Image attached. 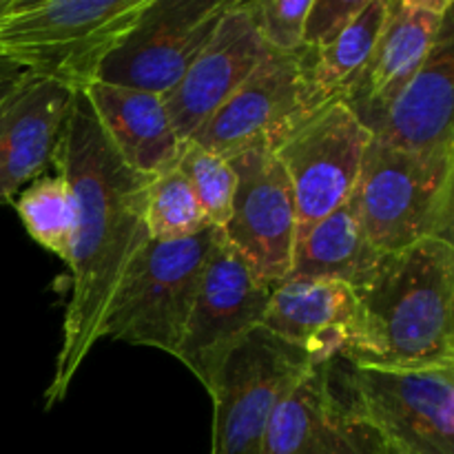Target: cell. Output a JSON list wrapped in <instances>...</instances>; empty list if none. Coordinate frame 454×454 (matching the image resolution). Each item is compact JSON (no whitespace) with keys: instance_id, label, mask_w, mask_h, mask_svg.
<instances>
[{"instance_id":"cell-21","label":"cell","mask_w":454,"mask_h":454,"mask_svg":"<svg viewBox=\"0 0 454 454\" xmlns=\"http://www.w3.org/2000/svg\"><path fill=\"white\" fill-rule=\"evenodd\" d=\"M386 9L388 0H368L366 7L331 43L315 49H301V87L310 111L328 102H344L348 98L350 89L355 87L375 49L386 20Z\"/></svg>"},{"instance_id":"cell-1","label":"cell","mask_w":454,"mask_h":454,"mask_svg":"<svg viewBox=\"0 0 454 454\" xmlns=\"http://www.w3.org/2000/svg\"><path fill=\"white\" fill-rule=\"evenodd\" d=\"M51 164L74 195L71 300L62 322V344L44 403L62 402L80 366L100 341L102 319L124 273L151 239L146 200L153 177L124 164L102 133L84 93L75 91Z\"/></svg>"},{"instance_id":"cell-25","label":"cell","mask_w":454,"mask_h":454,"mask_svg":"<svg viewBox=\"0 0 454 454\" xmlns=\"http://www.w3.org/2000/svg\"><path fill=\"white\" fill-rule=\"evenodd\" d=\"M310 3L313 0H251L242 7L270 51L297 53L304 49V22Z\"/></svg>"},{"instance_id":"cell-24","label":"cell","mask_w":454,"mask_h":454,"mask_svg":"<svg viewBox=\"0 0 454 454\" xmlns=\"http://www.w3.org/2000/svg\"><path fill=\"white\" fill-rule=\"evenodd\" d=\"M176 167L193 189L208 224L213 229H224L231 217L235 195V173L229 160L193 142H182Z\"/></svg>"},{"instance_id":"cell-4","label":"cell","mask_w":454,"mask_h":454,"mask_svg":"<svg viewBox=\"0 0 454 454\" xmlns=\"http://www.w3.org/2000/svg\"><path fill=\"white\" fill-rule=\"evenodd\" d=\"M350 204L384 255L430 238L452 242L454 151L411 153L371 140Z\"/></svg>"},{"instance_id":"cell-28","label":"cell","mask_w":454,"mask_h":454,"mask_svg":"<svg viewBox=\"0 0 454 454\" xmlns=\"http://www.w3.org/2000/svg\"><path fill=\"white\" fill-rule=\"evenodd\" d=\"M7 4H9V0H0V13H3L4 9H7Z\"/></svg>"},{"instance_id":"cell-20","label":"cell","mask_w":454,"mask_h":454,"mask_svg":"<svg viewBox=\"0 0 454 454\" xmlns=\"http://www.w3.org/2000/svg\"><path fill=\"white\" fill-rule=\"evenodd\" d=\"M384 253L375 251L350 200L300 235L286 279H331L357 291Z\"/></svg>"},{"instance_id":"cell-13","label":"cell","mask_w":454,"mask_h":454,"mask_svg":"<svg viewBox=\"0 0 454 454\" xmlns=\"http://www.w3.org/2000/svg\"><path fill=\"white\" fill-rule=\"evenodd\" d=\"M309 114L300 51H269L242 87L186 142L224 160L247 151H275Z\"/></svg>"},{"instance_id":"cell-16","label":"cell","mask_w":454,"mask_h":454,"mask_svg":"<svg viewBox=\"0 0 454 454\" xmlns=\"http://www.w3.org/2000/svg\"><path fill=\"white\" fill-rule=\"evenodd\" d=\"M454 9L428 58L388 106L368 124L372 140L411 153L454 151Z\"/></svg>"},{"instance_id":"cell-23","label":"cell","mask_w":454,"mask_h":454,"mask_svg":"<svg viewBox=\"0 0 454 454\" xmlns=\"http://www.w3.org/2000/svg\"><path fill=\"white\" fill-rule=\"evenodd\" d=\"M146 229L151 239H186L213 229L193 189L177 167L151 180L146 200Z\"/></svg>"},{"instance_id":"cell-7","label":"cell","mask_w":454,"mask_h":454,"mask_svg":"<svg viewBox=\"0 0 454 454\" xmlns=\"http://www.w3.org/2000/svg\"><path fill=\"white\" fill-rule=\"evenodd\" d=\"M273 288L257 279L217 229L176 353L208 395L229 355L262 326Z\"/></svg>"},{"instance_id":"cell-2","label":"cell","mask_w":454,"mask_h":454,"mask_svg":"<svg viewBox=\"0 0 454 454\" xmlns=\"http://www.w3.org/2000/svg\"><path fill=\"white\" fill-rule=\"evenodd\" d=\"M355 293L340 359L350 366L419 371L454 366V244L421 239L386 253Z\"/></svg>"},{"instance_id":"cell-22","label":"cell","mask_w":454,"mask_h":454,"mask_svg":"<svg viewBox=\"0 0 454 454\" xmlns=\"http://www.w3.org/2000/svg\"><path fill=\"white\" fill-rule=\"evenodd\" d=\"M16 211L34 242L69 266L74 239V195L62 176H40L18 195Z\"/></svg>"},{"instance_id":"cell-26","label":"cell","mask_w":454,"mask_h":454,"mask_svg":"<svg viewBox=\"0 0 454 454\" xmlns=\"http://www.w3.org/2000/svg\"><path fill=\"white\" fill-rule=\"evenodd\" d=\"M368 0H313L304 22V47L315 49L331 43L353 22Z\"/></svg>"},{"instance_id":"cell-18","label":"cell","mask_w":454,"mask_h":454,"mask_svg":"<svg viewBox=\"0 0 454 454\" xmlns=\"http://www.w3.org/2000/svg\"><path fill=\"white\" fill-rule=\"evenodd\" d=\"M80 91L127 167L149 177L176 167L182 142L173 131L162 98L105 82H91Z\"/></svg>"},{"instance_id":"cell-8","label":"cell","mask_w":454,"mask_h":454,"mask_svg":"<svg viewBox=\"0 0 454 454\" xmlns=\"http://www.w3.org/2000/svg\"><path fill=\"white\" fill-rule=\"evenodd\" d=\"M233 0H149L93 82L167 96L202 53Z\"/></svg>"},{"instance_id":"cell-27","label":"cell","mask_w":454,"mask_h":454,"mask_svg":"<svg viewBox=\"0 0 454 454\" xmlns=\"http://www.w3.org/2000/svg\"><path fill=\"white\" fill-rule=\"evenodd\" d=\"M25 74H27V69H22L18 62L7 60V58L0 56V89L13 84L18 78H22Z\"/></svg>"},{"instance_id":"cell-10","label":"cell","mask_w":454,"mask_h":454,"mask_svg":"<svg viewBox=\"0 0 454 454\" xmlns=\"http://www.w3.org/2000/svg\"><path fill=\"white\" fill-rule=\"evenodd\" d=\"M262 454H393L364 415L340 357L313 362L282 399Z\"/></svg>"},{"instance_id":"cell-3","label":"cell","mask_w":454,"mask_h":454,"mask_svg":"<svg viewBox=\"0 0 454 454\" xmlns=\"http://www.w3.org/2000/svg\"><path fill=\"white\" fill-rule=\"evenodd\" d=\"M149 0H9L0 56L29 74L84 89Z\"/></svg>"},{"instance_id":"cell-14","label":"cell","mask_w":454,"mask_h":454,"mask_svg":"<svg viewBox=\"0 0 454 454\" xmlns=\"http://www.w3.org/2000/svg\"><path fill=\"white\" fill-rule=\"evenodd\" d=\"M269 51L242 3L233 0L184 78L162 96L177 140H189L242 87Z\"/></svg>"},{"instance_id":"cell-19","label":"cell","mask_w":454,"mask_h":454,"mask_svg":"<svg viewBox=\"0 0 454 454\" xmlns=\"http://www.w3.org/2000/svg\"><path fill=\"white\" fill-rule=\"evenodd\" d=\"M355 317L353 288L331 279H284L273 288L262 328L313 362L340 357Z\"/></svg>"},{"instance_id":"cell-9","label":"cell","mask_w":454,"mask_h":454,"mask_svg":"<svg viewBox=\"0 0 454 454\" xmlns=\"http://www.w3.org/2000/svg\"><path fill=\"white\" fill-rule=\"evenodd\" d=\"M371 140L344 102H328L310 111L273 151L295 195L297 238L348 202Z\"/></svg>"},{"instance_id":"cell-6","label":"cell","mask_w":454,"mask_h":454,"mask_svg":"<svg viewBox=\"0 0 454 454\" xmlns=\"http://www.w3.org/2000/svg\"><path fill=\"white\" fill-rule=\"evenodd\" d=\"M313 366V357L266 328L253 331L222 366L211 397V454H262L282 399Z\"/></svg>"},{"instance_id":"cell-11","label":"cell","mask_w":454,"mask_h":454,"mask_svg":"<svg viewBox=\"0 0 454 454\" xmlns=\"http://www.w3.org/2000/svg\"><path fill=\"white\" fill-rule=\"evenodd\" d=\"M357 402L393 454H454V366H350Z\"/></svg>"},{"instance_id":"cell-12","label":"cell","mask_w":454,"mask_h":454,"mask_svg":"<svg viewBox=\"0 0 454 454\" xmlns=\"http://www.w3.org/2000/svg\"><path fill=\"white\" fill-rule=\"evenodd\" d=\"M229 164L235 173V195L229 222L220 231L260 282L278 286L291 273L297 242L291 182L273 151H247Z\"/></svg>"},{"instance_id":"cell-15","label":"cell","mask_w":454,"mask_h":454,"mask_svg":"<svg viewBox=\"0 0 454 454\" xmlns=\"http://www.w3.org/2000/svg\"><path fill=\"white\" fill-rule=\"evenodd\" d=\"M75 91L27 71L0 98V204L51 164Z\"/></svg>"},{"instance_id":"cell-17","label":"cell","mask_w":454,"mask_h":454,"mask_svg":"<svg viewBox=\"0 0 454 454\" xmlns=\"http://www.w3.org/2000/svg\"><path fill=\"white\" fill-rule=\"evenodd\" d=\"M452 9V0H388L375 49L344 100L364 127L368 129L419 71Z\"/></svg>"},{"instance_id":"cell-29","label":"cell","mask_w":454,"mask_h":454,"mask_svg":"<svg viewBox=\"0 0 454 454\" xmlns=\"http://www.w3.org/2000/svg\"><path fill=\"white\" fill-rule=\"evenodd\" d=\"M9 87H12V84H9ZM9 87H4V89H0V98H3V96H4V91H7V89H9Z\"/></svg>"},{"instance_id":"cell-5","label":"cell","mask_w":454,"mask_h":454,"mask_svg":"<svg viewBox=\"0 0 454 454\" xmlns=\"http://www.w3.org/2000/svg\"><path fill=\"white\" fill-rule=\"evenodd\" d=\"M215 231L186 239H149L111 297L100 340L151 346L176 357Z\"/></svg>"}]
</instances>
